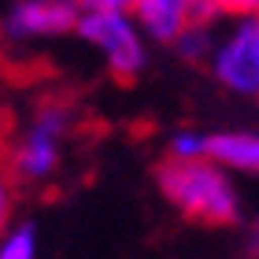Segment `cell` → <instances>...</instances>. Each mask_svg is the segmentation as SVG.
Listing matches in <instances>:
<instances>
[{"label": "cell", "mask_w": 259, "mask_h": 259, "mask_svg": "<svg viewBox=\"0 0 259 259\" xmlns=\"http://www.w3.org/2000/svg\"><path fill=\"white\" fill-rule=\"evenodd\" d=\"M159 193L170 207H178L185 219L204 226H230L241 215V196L233 185V174H226L219 163L196 159V163H174L163 159L156 170Z\"/></svg>", "instance_id": "cell-1"}, {"label": "cell", "mask_w": 259, "mask_h": 259, "mask_svg": "<svg viewBox=\"0 0 259 259\" xmlns=\"http://www.w3.org/2000/svg\"><path fill=\"white\" fill-rule=\"evenodd\" d=\"M67 134H70V108L60 104V100L41 104V108L30 115V122L15 134V141H11L8 174L15 182H26V185L49 182L52 174L60 170Z\"/></svg>", "instance_id": "cell-2"}, {"label": "cell", "mask_w": 259, "mask_h": 259, "mask_svg": "<svg viewBox=\"0 0 259 259\" xmlns=\"http://www.w3.org/2000/svg\"><path fill=\"white\" fill-rule=\"evenodd\" d=\"M78 37L104 60L115 81H134L148 63V37L130 11H85L78 22Z\"/></svg>", "instance_id": "cell-3"}, {"label": "cell", "mask_w": 259, "mask_h": 259, "mask_svg": "<svg viewBox=\"0 0 259 259\" xmlns=\"http://www.w3.org/2000/svg\"><path fill=\"white\" fill-rule=\"evenodd\" d=\"M211 74L222 89L259 100V19H237L219 37L211 56Z\"/></svg>", "instance_id": "cell-4"}, {"label": "cell", "mask_w": 259, "mask_h": 259, "mask_svg": "<svg viewBox=\"0 0 259 259\" xmlns=\"http://www.w3.org/2000/svg\"><path fill=\"white\" fill-rule=\"evenodd\" d=\"M85 8L78 0H11L0 33L11 45H30V41H49L63 33H78V22Z\"/></svg>", "instance_id": "cell-5"}, {"label": "cell", "mask_w": 259, "mask_h": 259, "mask_svg": "<svg viewBox=\"0 0 259 259\" xmlns=\"http://www.w3.org/2000/svg\"><path fill=\"white\" fill-rule=\"evenodd\" d=\"M130 15L137 19L141 33L156 45H178V37L196 22L193 0H137Z\"/></svg>", "instance_id": "cell-6"}, {"label": "cell", "mask_w": 259, "mask_h": 259, "mask_svg": "<svg viewBox=\"0 0 259 259\" xmlns=\"http://www.w3.org/2000/svg\"><path fill=\"white\" fill-rule=\"evenodd\" d=\"M211 163L226 174H255L259 178V134L255 130H219L211 134Z\"/></svg>", "instance_id": "cell-7"}, {"label": "cell", "mask_w": 259, "mask_h": 259, "mask_svg": "<svg viewBox=\"0 0 259 259\" xmlns=\"http://www.w3.org/2000/svg\"><path fill=\"white\" fill-rule=\"evenodd\" d=\"M215 22H193L189 30L178 37V45H174V52L182 56V60H193V63H211V56H215Z\"/></svg>", "instance_id": "cell-8"}, {"label": "cell", "mask_w": 259, "mask_h": 259, "mask_svg": "<svg viewBox=\"0 0 259 259\" xmlns=\"http://www.w3.org/2000/svg\"><path fill=\"white\" fill-rule=\"evenodd\" d=\"M37 252H41V241L33 222H11L0 233V259H37Z\"/></svg>", "instance_id": "cell-9"}, {"label": "cell", "mask_w": 259, "mask_h": 259, "mask_svg": "<svg viewBox=\"0 0 259 259\" xmlns=\"http://www.w3.org/2000/svg\"><path fill=\"white\" fill-rule=\"evenodd\" d=\"M211 152V134L204 130H174L170 141H167V159L174 163H196V159H207Z\"/></svg>", "instance_id": "cell-10"}, {"label": "cell", "mask_w": 259, "mask_h": 259, "mask_svg": "<svg viewBox=\"0 0 259 259\" xmlns=\"http://www.w3.org/2000/svg\"><path fill=\"white\" fill-rule=\"evenodd\" d=\"M11 207H15V178L8 167H0V233L11 226Z\"/></svg>", "instance_id": "cell-11"}, {"label": "cell", "mask_w": 259, "mask_h": 259, "mask_svg": "<svg viewBox=\"0 0 259 259\" xmlns=\"http://www.w3.org/2000/svg\"><path fill=\"white\" fill-rule=\"evenodd\" d=\"M252 19H259V0H252Z\"/></svg>", "instance_id": "cell-12"}, {"label": "cell", "mask_w": 259, "mask_h": 259, "mask_svg": "<svg viewBox=\"0 0 259 259\" xmlns=\"http://www.w3.org/2000/svg\"><path fill=\"white\" fill-rule=\"evenodd\" d=\"M255 248H259V226H255Z\"/></svg>", "instance_id": "cell-13"}]
</instances>
